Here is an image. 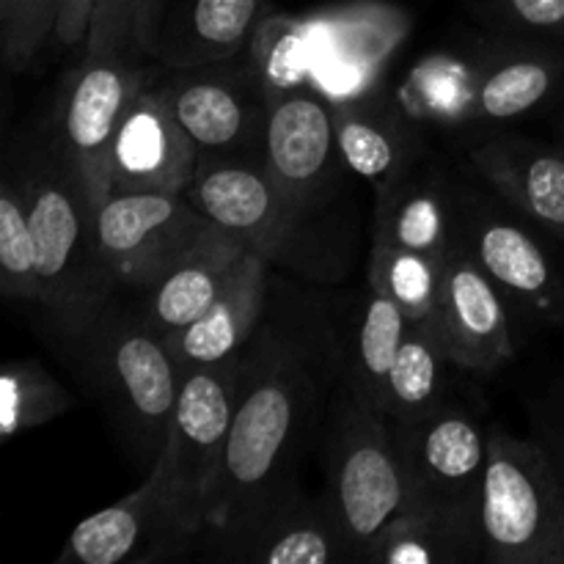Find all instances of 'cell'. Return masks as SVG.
<instances>
[{
	"label": "cell",
	"mask_w": 564,
	"mask_h": 564,
	"mask_svg": "<svg viewBox=\"0 0 564 564\" xmlns=\"http://www.w3.org/2000/svg\"><path fill=\"white\" fill-rule=\"evenodd\" d=\"M242 369L246 356L185 369L169 438L154 463L163 474L171 510L191 538L204 534V499L229 438Z\"/></svg>",
	"instance_id": "5"
},
{
	"label": "cell",
	"mask_w": 564,
	"mask_h": 564,
	"mask_svg": "<svg viewBox=\"0 0 564 564\" xmlns=\"http://www.w3.org/2000/svg\"><path fill=\"white\" fill-rule=\"evenodd\" d=\"M160 0H97L86 36V55L152 58Z\"/></svg>",
	"instance_id": "34"
},
{
	"label": "cell",
	"mask_w": 564,
	"mask_h": 564,
	"mask_svg": "<svg viewBox=\"0 0 564 564\" xmlns=\"http://www.w3.org/2000/svg\"><path fill=\"white\" fill-rule=\"evenodd\" d=\"M485 560L479 516L408 510L364 551V562L383 564H468Z\"/></svg>",
	"instance_id": "24"
},
{
	"label": "cell",
	"mask_w": 564,
	"mask_h": 564,
	"mask_svg": "<svg viewBox=\"0 0 564 564\" xmlns=\"http://www.w3.org/2000/svg\"><path fill=\"white\" fill-rule=\"evenodd\" d=\"M246 53L268 99L312 86L314 42L306 17L264 14Z\"/></svg>",
	"instance_id": "29"
},
{
	"label": "cell",
	"mask_w": 564,
	"mask_h": 564,
	"mask_svg": "<svg viewBox=\"0 0 564 564\" xmlns=\"http://www.w3.org/2000/svg\"><path fill=\"white\" fill-rule=\"evenodd\" d=\"M314 42L312 86L330 102L372 97L408 33V17L378 0L330 6L306 17Z\"/></svg>",
	"instance_id": "12"
},
{
	"label": "cell",
	"mask_w": 564,
	"mask_h": 564,
	"mask_svg": "<svg viewBox=\"0 0 564 564\" xmlns=\"http://www.w3.org/2000/svg\"><path fill=\"white\" fill-rule=\"evenodd\" d=\"M375 242L449 259L457 246L452 240V204L444 185L433 174L405 169L380 187Z\"/></svg>",
	"instance_id": "23"
},
{
	"label": "cell",
	"mask_w": 564,
	"mask_h": 564,
	"mask_svg": "<svg viewBox=\"0 0 564 564\" xmlns=\"http://www.w3.org/2000/svg\"><path fill=\"white\" fill-rule=\"evenodd\" d=\"M22 191L36 242L39 303L61 334L83 339L105 314L119 281L99 253L86 185L55 138L33 158Z\"/></svg>",
	"instance_id": "2"
},
{
	"label": "cell",
	"mask_w": 564,
	"mask_h": 564,
	"mask_svg": "<svg viewBox=\"0 0 564 564\" xmlns=\"http://www.w3.org/2000/svg\"><path fill=\"white\" fill-rule=\"evenodd\" d=\"M330 512L364 562L367 545L408 512V482L391 422L364 402L341 411L328 452Z\"/></svg>",
	"instance_id": "6"
},
{
	"label": "cell",
	"mask_w": 564,
	"mask_h": 564,
	"mask_svg": "<svg viewBox=\"0 0 564 564\" xmlns=\"http://www.w3.org/2000/svg\"><path fill=\"white\" fill-rule=\"evenodd\" d=\"M482 551L490 564H564V482L534 441L488 430Z\"/></svg>",
	"instance_id": "3"
},
{
	"label": "cell",
	"mask_w": 564,
	"mask_h": 564,
	"mask_svg": "<svg viewBox=\"0 0 564 564\" xmlns=\"http://www.w3.org/2000/svg\"><path fill=\"white\" fill-rule=\"evenodd\" d=\"M130 55H86L66 77L55 113V143L86 185L94 209L110 196V149L138 91L152 80Z\"/></svg>",
	"instance_id": "8"
},
{
	"label": "cell",
	"mask_w": 564,
	"mask_h": 564,
	"mask_svg": "<svg viewBox=\"0 0 564 564\" xmlns=\"http://www.w3.org/2000/svg\"><path fill=\"white\" fill-rule=\"evenodd\" d=\"M83 339H88L94 389L132 449L154 466L163 455L185 375L169 341L143 319H110L108 314Z\"/></svg>",
	"instance_id": "4"
},
{
	"label": "cell",
	"mask_w": 564,
	"mask_h": 564,
	"mask_svg": "<svg viewBox=\"0 0 564 564\" xmlns=\"http://www.w3.org/2000/svg\"><path fill=\"white\" fill-rule=\"evenodd\" d=\"M413 319L397 303L372 290L361 308L356 330V361H352V394L358 402L380 413L386 380Z\"/></svg>",
	"instance_id": "30"
},
{
	"label": "cell",
	"mask_w": 564,
	"mask_h": 564,
	"mask_svg": "<svg viewBox=\"0 0 564 564\" xmlns=\"http://www.w3.org/2000/svg\"><path fill=\"white\" fill-rule=\"evenodd\" d=\"M97 246L119 284L149 286L191 248L215 235L185 193L113 191L94 209Z\"/></svg>",
	"instance_id": "9"
},
{
	"label": "cell",
	"mask_w": 564,
	"mask_h": 564,
	"mask_svg": "<svg viewBox=\"0 0 564 564\" xmlns=\"http://www.w3.org/2000/svg\"><path fill=\"white\" fill-rule=\"evenodd\" d=\"M185 196L224 235L273 257L301 209L290 202L268 165L235 154H198Z\"/></svg>",
	"instance_id": "13"
},
{
	"label": "cell",
	"mask_w": 564,
	"mask_h": 564,
	"mask_svg": "<svg viewBox=\"0 0 564 564\" xmlns=\"http://www.w3.org/2000/svg\"><path fill=\"white\" fill-rule=\"evenodd\" d=\"M248 253H257L246 242L215 231L207 240L176 259L165 273H160L147 290V314L143 323L160 336L182 330L202 317L229 286Z\"/></svg>",
	"instance_id": "20"
},
{
	"label": "cell",
	"mask_w": 564,
	"mask_h": 564,
	"mask_svg": "<svg viewBox=\"0 0 564 564\" xmlns=\"http://www.w3.org/2000/svg\"><path fill=\"white\" fill-rule=\"evenodd\" d=\"M262 160L297 209L323 193L341 160L334 102L314 86L270 97Z\"/></svg>",
	"instance_id": "14"
},
{
	"label": "cell",
	"mask_w": 564,
	"mask_h": 564,
	"mask_svg": "<svg viewBox=\"0 0 564 564\" xmlns=\"http://www.w3.org/2000/svg\"><path fill=\"white\" fill-rule=\"evenodd\" d=\"M231 61L171 69V75L160 77V86L198 154L242 158L253 143L264 141L268 94L251 61L246 69L231 66Z\"/></svg>",
	"instance_id": "11"
},
{
	"label": "cell",
	"mask_w": 564,
	"mask_h": 564,
	"mask_svg": "<svg viewBox=\"0 0 564 564\" xmlns=\"http://www.w3.org/2000/svg\"><path fill=\"white\" fill-rule=\"evenodd\" d=\"M471 160L507 202L564 240V149L499 138L479 143Z\"/></svg>",
	"instance_id": "22"
},
{
	"label": "cell",
	"mask_w": 564,
	"mask_h": 564,
	"mask_svg": "<svg viewBox=\"0 0 564 564\" xmlns=\"http://www.w3.org/2000/svg\"><path fill=\"white\" fill-rule=\"evenodd\" d=\"M312 383L279 341L246 356L235 419L204 499V532L220 534L292 482L290 466L312 427Z\"/></svg>",
	"instance_id": "1"
},
{
	"label": "cell",
	"mask_w": 564,
	"mask_h": 564,
	"mask_svg": "<svg viewBox=\"0 0 564 564\" xmlns=\"http://www.w3.org/2000/svg\"><path fill=\"white\" fill-rule=\"evenodd\" d=\"M334 119L347 169L372 182L378 191L405 171L411 135L402 127L400 116L364 97L352 102H334Z\"/></svg>",
	"instance_id": "26"
},
{
	"label": "cell",
	"mask_w": 564,
	"mask_h": 564,
	"mask_svg": "<svg viewBox=\"0 0 564 564\" xmlns=\"http://www.w3.org/2000/svg\"><path fill=\"white\" fill-rule=\"evenodd\" d=\"M198 152L182 130L160 80H149L127 110L110 149V193H185Z\"/></svg>",
	"instance_id": "15"
},
{
	"label": "cell",
	"mask_w": 564,
	"mask_h": 564,
	"mask_svg": "<svg viewBox=\"0 0 564 564\" xmlns=\"http://www.w3.org/2000/svg\"><path fill=\"white\" fill-rule=\"evenodd\" d=\"M72 397L36 361H14L0 380V438H14L69 411Z\"/></svg>",
	"instance_id": "32"
},
{
	"label": "cell",
	"mask_w": 564,
	"mask_h": 564,
	"mask_svg": "<svg viewBox=\"0 0 564 564\" xmlns=\"http://www.w3.org/2000/svg\"><path fill=\"white\" fill-rule=\"evenodd\" d=\"M471 253L499 292L518 308L551 325H564V273L538 237L501 215L471 218Z\"/></svg>",
	"instance_id": "18"
},
{
	"label": "cell",
	"mask_w": 564,
	"mask_h": 564,
	"mask_svg": "<svg viewBox=\"0 0 564 564\" xmlns=\"http://www.w3.org/2000/svg\"><path fill=\"white\" fill-rule=\"evenodd\" d=\"M405 466L408 510L479 516L488 433L466 408L438 405L419 419H389Z\"/></svg>",
	"instance_id": "7"
},
{
	"label": "cell",
	"mask_w": 564,
	"mask_h": 564,
	"mask_svg": "<svg viewBox=\"0 0 564 564\" xmlns=\"http://www.w3.org/2000/svg\"><path fill=\"white\" fill-rule=\"evenodd\" d=\"M449 367H455V361L435 319H413L386 380L380 413L402 422L444 405Z\"/></svg>",
	"instance_id": "25"
},
{
	"label": "cell",
	"mask_w": 564,
	"mask_h": 564,
	"mask_svg": "<svg viewBox=\"0 0 564 564\" xmlns=\"http://www.w3.org/2000/svg\"><path fill=\"white\" fill-rule=\"evenodd\" d=\"M264 0H160L152 58L165 69L231 61L248 50Z\"/></svg>",
	"instance_id": "19"
},
{
	"label": "cell",
	"mask_w": 564,
	"mask_h": 564,
	"mask_svg": "<svg viewBox=\"0 0 564 564\" xmlns=\"http://www.w3.org/2000/svg\"><path fill=\"white\" fill-rule=\"evenodd\" d=\"M397 99L411 119L430 124L477 119V66L457 55H427L408 72Z\"/></svg>",
	"instance_id": "28"
},
{
	"label": "cell",
	"mask_w": 564,
	"mask_h": 564,
	"mask_svg": "<svg viewBox=\"0 0 564 564\" xmlns=\"http://www.w3.org/2000/svg\"><path fill=\"white\" fill-rule=\"evenodd\" d=\"M435 325L455 367L468 372H494L512 358L505 295L463 248H455L446 259L444 295Z\"/></svg>",
	"instance_id": "17"
},
{
	"label": "cell",
	"mask_w": 564,
	"mask_h": 564,
	"mask_svg": "<svg viewBox=\"0 0 564 564\" xmlns=\"http://www.w3.org/2000/svg\"><path fill=\"white\" fill-rule=\"evenodd\" d=\"M94 6L97 0H58V22H55V36L61 44L86 42L88 28H91Z\"/></svg>",
	"instance_id": "37"
},
{
	"label": "cell",
	"mask_w": 564,
	"mask_h": 564,
	"mask_svg": "<svg viewBox=\"0 0 564 564\" xmlns=\"http://www.w3.org/2000/svg\"><path fill=\"white\" fill-rule=\"evenodd\" d=\"M58 0H0V47L9 69L22 72L55 36Z\"/></svg>",
	"instance_id": "35"
},
{
	"label": "cell",
	"mask_w": 564,
	"mask_h": 564,
	"mask_svg": "<svg viewBox=\"0 0 564 564\" xmlns=\"http://www.w3.org/2000/svg\"><path fill=\"white\" fill-rule=\"evenodd\" d=\"M446 259L405 251L394 246H372L369 286L389 297L411 319H435L444 295Z\"/></svg>",
	"instance_id": "31"
},
{
	"label": "cell",
	"mask_w": 564,
	"mask_h": 564,
	"mask_svg": "<svg viewBox=\"0 0 564 564\" xmlns=\"http://www.w3.org/2000/svg\"><path fill=\"white\" fill-rule=\"evenodd\" d=\"M549 416V441H551V457H554L556 468H560V477L564 482V383L556 391L554 402L545 411Z\"/></svg>",
	"instance_id": "38"
},
{
	"label": "cell",
	"mask_w": 564,
	"mask_h": 564,
	"mask_svg": "<svg viewBox=\"0 0 564 564\" xmlns=\"http://www.w3.org/2000/svg\"><path fill=\"white\" fill-rule=\"evenodd\" d=\"M560 83V64L540 50H507L477 66V119L507 121L538 108Z\"/></svg>",
	"instance_id": "27"
},
{
	"label": "cell",
	"mask_w": 564,
	"mask_h": 564,
	"mask_svg": "<svg viewBox=\"0 0 564 564\" xmlns=\"http://www.w3.org/2000/svg\"><path fill=\"white\" fill-rule=\"evenodd\" d=\"M187 538L191 534L182 529L169 505L163 474L152 466L141 488L77 523L66 540L61 562H149L174 554L176 545Z\"/></svg>",
	"instance_id": "16"
},
{
	"label": "cell",
	"mask_w": 564,
	"mask_h": 564,
	"mask_svg": "<svg viewBox=\"0 0 564 564\" xmlns=\"http://www.w3.org/2000/svg\"><path fill=\"white\" fill-rule=\"evenodd\" d=\"M518 25L564 39V0H499Z\"/></svg>",
	"instance_id": "36"
},
{
	"label": "cell",
	"mask_w": 564,
	"mask_h": 564,
	"mask_svg": "<svg viewBox=\"0 0 564 564\" xmlns=\"http://www.w3.org/2000/svg\"><path fill=\"white\" fill-rule=\"evenodd\" d=\"M264 295H268V257L248 253L224 295L202 317L182 330L163 336L182 372L242 356V347L251 339L264 308Z\"/></svg>",
	"instance_id": "21"
},
{
	"label": "cell",
	"mask_w": 564,
	"mask_h": 564,
	"mask_svg": "<svg viewBox=\"0 0 564 564\" xmlns=\"http://www.w3.org/2000/svg\"><path fill=\"white\" fill-rule=\"evenodd\" d=\"M0 279L3 292L17 301H36L42 286L36 279V242H33L31 218L22 182L11 180L0 187Z\"/></svg>",
	"instance_id": "33"
},
{
	"label": "cell",
	"mask_w": 564,
	"mask_h": 564,
	"mask_svg": "<svg viewBox=\"0 0 564 564\" xmlns=\"http://www.w3.org/2000/svg\"><path fill=\"white\" fill-rule=\"evenodd\" d=\"M215 556L248 564H334L358 562L356 549L345 538L330 512L328 499L301 494L295 482L248 510L226 532L213 534Z\"/></svg>",
	"instance_id": "10"
}]
</instances>
